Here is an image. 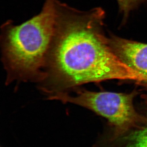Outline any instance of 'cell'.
<instances>
[{"instance_id": "2", "label": "cell", "mask_w": 147, "mask_h": 147, "mask_svg": "<svg viewBox=\"0 0 147 147\" xmlns=\"http://www.w3.org/2000/svg\"><path fill=\"white\" fill-rule=\"evenodd\" d=\"M57 1L45 0L40 13L21 24L8 21L2 25L1 50L7 81L45 79L55 32Z\"/></svg>"}, {"instance_id": "7", "label": "cell", "mask_w": 147, "mask_h": 147, "mask_svg": "<svg viewBox=\"0 0 147 147\" xmlns=\"http://www.w3.org/2000/svg\"><path fill=\"white\" fill-rule=\"evenodd\" d=\"M146 99H147V96H146Z\"/></svg>"}, {"instance_id": "5", "label": "cell", "mask_w": 147, "mask_h": 147, "mask_svg": "<svg viewBox=\"0 0 147 147\" xmlns=\"http://www.w3.org/2000/svg\"><path fill=\"white\" fill-rule=\"evenodd\" d=\"M126 147H147V123L127 135Z\"/></svg>"}, {"instance_id": "6", "label": "cell", "mask_w": 147, "mask_h": 147, "mask_svg": "<svg viewBox=\"0 0 147 147\" xmlns=\"http://www.w3.org/2000/svg\"><path fill=\"white\" fill-rule=\"evenodd\" d=\"M146 0H117L119 9L125 17L140 3Z\"/></svg>"}, {"instance_id": "1", "label": "cell", "mask_w": 147, "mask_h": 147, "mask_svg": "<svg viewBox=\"0 0 147 147\" xmlns=\"http://www.w3.org/2000/svg\"><path fill=\"white\" fill-rule=\"evenodd\" d=\"M100 8L82 11L57 1L54 35L42 89L50 95L81 85L112 79L145 78L124 63L103 31Z\"/></svg>"}, {"instance_id": "3", "label": "cell", "mask_w": 147, "mask_h": 147, "mask_svg": "<svg viewBox=\"0 0 147 147\" xmlns=\"http://www.w3.org/2000/svg\"><path fill=\"white\" fill-rule=\"evenodd\" d=\"M75 94L60 92L50 95L49 100L70 103L84 107L106 118L119 133L126 131L143 121L135 110L133 99L136 93L91 92L79 90Z\"/></svg>"}, {"instance_id": "4", "label": "cell", "mask_w": 147, "mask_h": 147, "mask_svg": "<svg viewBox=\"0 0 147 147\" xmlns=\"http://www.w3.org/2000/svg\"><path fill=\"white\" fill-rule=\"evenodd\" d=\"M110 46L117 56L147 80V44L115 36L109 38Z\"/></svg>"}]
</instances>
